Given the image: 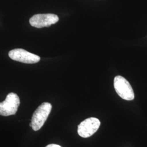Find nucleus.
I'll return each mask as SVG.
<instances>
[{
	"mask_svg": "<svg viewBox=\"0 0 147 147\" xmlns=\"http://www.w3.org/2000/svg\"><path fill=\"white\" fill-rule=\"evenodd\" d=\"M114 87L118 95L124 100H132L135 94L131 84L121 76H117L114 79Z\"/></svg>",
	"mask_w": 147,
	"mask_h": 147,
	"instance_id": "2",
	"label": "nucleus"
},
{
	"mask_svg": "<svg viewBox=\"0 0 147 147\" xmlns=\"http://www.w3.org/2000/svg\"><path fill=\"white\" fill-rule=\"evenodd\" d=\"M20 105V99L18 95L10 93L7 95L5 100L0 102V115L9 116L14 115Z\"/></svg>",
	"mask_w": 147,
	"mask_h": 147,
	"instance_id": "3",
	"label": "nucleus"
},
{
	"mask_svg": "<svg viewBox=\"0 0 147 147\" xmlns=\"http://www.w3.org/2000/svg\"><path fill=\"white\" fill-rule=\"evenodd\" d=\"M59 20L58 16L53 14H38L34 15L30 19L32 26L40 28L49 27Z\"/></svg>",
	"mask_w": 147,
	"mask_h": 147,
	"instance_id": "6",
	"label": "nucleus"
},
{
	"mask_svg": "<svg viewBox=\"0 0 147 147\" xmlns=\"http://www.w3.org/2000/svg\"><path fill=\"white\" fill-rule=\"evenodd\" d=\"M46 147H62L60 146L57 145V144H49Z\"/></svg>",
	"mask_w": 147,
	"mask_h": 147,
	"instance_id": "7",
	"label": "nucleus"
},
{
	"mask_svg": "<svg viewBox=\"0 0 147 147\" xmlns=\"http://www.w3.org/2000/svg\"><path fill=\"white\" fill-rule=\"evenodd\" d=\"M9 57L13 60L27 64L36 63L40 59L39 56L22 49L11 50L9 53Z\"/></svg>",
	"mask_w": 147,
	"mask_h": 147,
	"instance_id": "5",
	"label": "nucleus"
},
{
	"mask_svg": "<svg viewBox=\"0 0 147 147\" xmlns=\"http://www.w3.org/2000/svg\"><path fill=\"white\" fill-rule=\"evenodd\" d=\"M100 125V121L98 118L94 117L87 118L78 125V134L84 138L89 137L98 131Z\"/></svg>",
	"mask_w": 147,
	"mask_h": 147,
	"instance_id": "4",
	"label": "nucleus"
},
{
	"mask_svg": "<svg viewBox=\"0 0 147 147\" xmlns=\"http://www.w3.org/2000/svg\"><path fill=\"white\" fill-rule=\"evenodd\" d=\"M52 110V105L49 102H43L34 111L30 126L34 131L41 129Z\"/></svg>",
	"mask_w": 147,
	"mask_h": 147,
	"instance_id": "1",
	"label": "nucleus"
}]
</instances>
